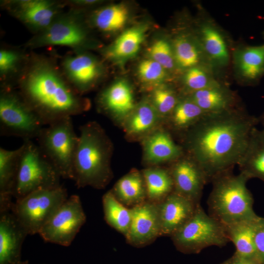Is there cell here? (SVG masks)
<instances>
[{
	"label": "cell",
	"mask_w": 264,
	"mask_h": 264,
	"mask_svg": "<svg viewBox=\"0 0 264 264\" xmlns=\"http://www.w3.org/2000/svg\"><path fill=\"white\" fill-rule=\"evenodd\" d=\"M259 123L243 107L206 114L183 135L185 154L205 174L208 182L217 175L238 165Z\"/></svg>",
	"instance_id": "cell-1"
},
{
	"label": "cell",
	"mask_w": 264,
	"mask_h": 264,
	"mask_svg": "<svg viewBox=\"0 0 264 264\" xmlns=\"http://www.w3.org/2000/svg\"><path fill=\"white\" fill-rule=\"evenodd\" d=\"M22 88L23 98L44 125L80 114L88 108L87 100L48 68L33 71Z\"/></svg>",
	"instance_id": "cell-2"
},
{
	"label": "cell",
	"mask_w": 264,
	"mask_h": 264,
	"mask_svg": "<svg viewBox=\"0 0 264 264\" xmlns=\"http://www.w3.org/2000/svg\"><path fill=\"white\" fill-rule=\"evenodd\" d=\"M73 162V180L77 188H105L112 178L110 167L112 144L95 122L80 127Z\"/></svg>",
	"instance_id": "cell-3"
},
{
	"label": "cell",
	"mask_w": 264,
	"mask_h": 264,
	"mask_svg": "<svg viewBox=\"0 0 264 264\" xmlns=\"http://www.w3.org/2000/svg\"><path fill=\"white\" fill-rule=\"evenodd\" d=\"M249 179L242 172L234 174L233 170L214 177L207 200L208 214L224 225L258 219L253 209L254 198L246 186Z\"/></svg>",
	"instance_id": "cell-4"
},
{
	"label": "cell",
	"mask_w": 264,
	"mask_h": 264,
	"mask_svg": "<svg viewBox=\"0 0 264 264\" xmlns=\"http://www.w3.org/2000/svg\"><path fill=\"white\" fill-rule=\"evenodd\" d=\"M21 146L13 198L18 199L38 190L62 186L60 175L37 144L26 140Z\"/></svg>",
	"instance_id": "cell-5"
},
{
	"label": "cell",
	"mask_w": 264,
	"mask_h": 264,
	"mask_svg": "<svg viewBox=\"0 0 264 264\" xmlns=\"http://www.w3.org/2000/svg\"><path fill=\"white\" fill-rule=\"evenodd\" d=\"M171 238L177 250L184 254H198L207 247H221L230 242L225 225L206 213L200 204Z\"/></svg>",
	"instance_id": "cell-6"
},
{
	"label": "cell",
	"mask_w": 264,
	"mask_h": 264,
	"mask_svg": "<svg viewBox=\"0 0 264 264\" xmlns=\"http://www.w3.org/2000/svg\"><path fill=\"white\" fill-rule=\"evenodd\" d=\"M40 150L61 177L73 179V162L78 141L71 117L44 128L36 138Z\"/></svg>",
	"instance_id": "cell-7"
},
{
	"label": "cell",
	"mask_w": 264,
	"mask_h": 264,
	"mask_svg": "<svg viewBox=\"0 0 264 264\" xmlns=\"http://www.w3.org/2000/svg\"><path fill=\"white\" fill-rule=\"evenodd\" d=\"M62 186L38 190L16 199L12 211L28 235L39 234L44 224L67 198Z\"/></svg>",
	"instance_id": "cell-8"
},
{
	"label": "cell",
	"mask_w": 264,
	"mask_h": 264,
	"mask_svg": "<svg viewBox=\"0 0 264 264\" xmlns=\"http://www.w3.org/2000/svg\"><path fill=\"white\" fill-rule=\"evenodd\" d=\"M44 126L22 96L20 98L8 90L2 92L0 98L1 135L31 140L38 137Z\"/></svg>",
	"instance_id": "cell-9"
},
{
	"label": "cell",
	"mask_w": 264,
	"mask_h": 264,
	"mask_svg": "<svg viewBox=\"0 0 264 264\" xmlns=\"http://www.w3.org/2000/svg\"><path fill=\"white\" fill-rule=\"evenodd\" d=\"M196 22L194 31L209 64L219 76L231 65L234 44L226 32L202 7Z\"/></svg>",
	"instance_id": "cell-10"
},
{
	"label": "cell",
	"mask_w": 264,
	"mask_h": 264,
	"mask_svg": "<svg viewBox=\"0 0 264 264\" xmlns=\"http://www.w3.org/2000/svg\"><path fill=\"white\" fill-rule=\"evenodd\" d=\"M86 220L79 197L71 195L56 210L38 234L46 242L69 246Z\"/></svg>",
	"instance_id": "cell-11"
},
{
	"label": "cell",
	"mask_w": 264,
	"mask_h": 264,
	"mask_svg": "<svg viewBox=\"0 0 264 264\" xmlns=\"http://www.w3.org/2000/svg\"><path fill=\"white\" fill-rule=\"evenodd\" d=\"M169 171L174 182V192L200 204L203 190L208 181L199 165L184 154L171 163Z\"/></svg>",
	"instance_id": "cell-12"
},
{
	"label": "cell",
	"mask_w": 264,
	"mask_h": 264,
	"mask_svg": "<svg viewBox=\"0 0 264 264\" xmlns=\"http://www.w3.org/2000/svg\"><path fill=\"white\" fill-rule=\"evenodd\" d=\"M231 66L238 84L243 86L258 85L264 76V44L234 45Z\"/></svg>",
	"instance_id": "cell-13"
},
{
	"label": "cell",
	"mask_w": 264,
	"mask_h": 264,
	"mask_svg": "<svg viewBox=\"0 0 264 264\" xmlns=\"http://www.w3.org/2000/svg\"><path fill=\"white\" fill-rule=\"evenodd\" d=\"M131 209V222L125 236L127 243L140 247L151 243L160 236L158 203L147 200Z\"/></svg>",
	"instance_id": "cell-14"
},
{
	"label": "cell",
	"mask_w": 264,
	"mask_h": 264,
	"mask_svg": "<svg viewBox=\"0 0 264 264\" xmlns=\"http://www.w3.org/2000/svg\"><path fill=\"white\" fill-rule=\"evenodd\" d=\"M27 235L11 209L0 212V264L22 261V245Z\"/></svg>",
	"instance_id": "cell-15"
},
{
	"label": "cell",
	"mask_w": 264,
	"mask_h": 264,
	"mask_svg": "<svg viewBox=\"0 0 264 264\" xmlns=\"http://www.w3.org/2000/svg\"><path fill=\"white\" fill-rule=\"evenodd\" d=\"M158 205L160 236L171 237L191 218L198 204L173 191Z\"/></svg>",
	"instance_id": "cell-16"
},
{
	"label": "cell",
	"mask_w": 264,
	"mask_h": 264,
	"mask_svg": "<svg viewBox=\"0 0 264 264\" xmlns=\"http://www.w3.org/2000/svg\"><path fill=\"white\" fill-rule=\"evenodd\" d=\"M184 96L189 97L207 114L219 113L242 107L238 95L226 83Z\"/></svg>",
	"instance_id": "cell-17"
},
{
	"label": "cell",
	"mask_w": 264,
	"mask_h": 264,
	"mask_svg": "<svg viewBox=\"0 0 264 264\" xmlns=\"http://www.w3.org/2000/svg\"><path fill=\"white\" fill-rule=\"evenodd\" d=\"M143 143L145 160L151 165L172 163L185 154L182 146L176 143L171 134L164 129L149 134Z\"/></svg>",
	"instance_id": "cell-18"
},
{
	"label": "cell",
	"mask_w": 264,
	"mask_h": 264,
	"mask_svg": "<svg viewBox=\"0 0 264 264\" xmlns=\"http://www.w3.org/2000/svg\"><path fill=\"white\" fill-rule=\"evenodd\" d=\"M99 104L103 112L116 120H124L135 109L132 91L124 80L117 81L101 93Z\"/></svg>",
	"instance_id": "cell-19"
},
{
	"label": "cell",
	"mask_w": 264,
	"mask_h": 264,
	"mask_svg": "<svg viewBox=\"0 0 264 264\" xmlns=\"http://www.w3.org/2000/svg\"><path fill=\"white\" fill-rule=\"evenodd\" d=\"M172 44L177 68L185 71L198 66H211L194 30L192 34L177 35Z\"/></svg>",
	"instance_id": "cell-20"
},
{
	"label": "cell",
	"mask_w": 264,
	"mask_h": 264,
	"mask_svg": "<svg viewBox=\"0 0 264 264\" xmlns=\"http://www.w3.org/2000/svg\"><path fill=\"white\" fill-rule=\"evenodd\" d=\"M22 146L14 150L0 148V212L10 210Z\"/></svg>",
	"instance_id": "cell-21"
},
{
	"label": "cell",
	"mask_w": 264,
	"mask_h": 264,
	"mask_svg": "<svg viewBox=\"0 0 264 264\" xmlns=\"http://www.w3.org/2000/svg\"><path fill=\"white\" fill-rule=\"evenodd\" d=\"M65 69L77 91L88 89L98 78L99 66L91 57L80 54L67 58Z\"/></svg>",
	"instance_id": "cell-22"
},
{
	"label": "cell",
	"mask_w": 264,
	"mask_h": 264,
	"mask_svg": "<svg viewBox=\"0 0 264 264\" xmlns=\"http://www.w3.org/2000/svg\"><path fill=\"white\" fill-rule=\"evenodd\" d=\"M110 191L118 200L130 208L147 200L142 174L136 170L130 171L119 179Z\"/></svg>",
	"instance_id": "cell-23"
},
{
	"label": "cell",
	"mask_w": 264,
	"mask_h": 264,
	"mask_svg": "<svg viewBox=\"0 0 264 264\" xmlns=\"http://www.w3.org/2000/svg\"><path fill=\"white\" fill-rule=\"evenodd\" d=\"M260 218L225 225L230 242H233L235 246L236 254L246 258L261 261L254 241L255 228Z\"/></svg>",
	"instance_id": "cell-24"
},
{
	"label": "cell",
	"mask_w": 264,
	"mask_h": 264,
	"mask_svg": "<svg viewBox=\"0 0 264 264\" xmlns=\"http://www.w3.org/2000/svg\"><path fill=\"white\" fill-rule=\"evenodd\" d=\"M240 172L250 179L258 178L264 182V131L256 128L247 149L238 164Z\"/></svg>",
	"instance_id": "cell-25"
},
{
	"label": "cell",
	"mask_w": 264,
	"mask_h": 264,
	"mask_svg": "<svg viewBox=\"0 0 264 264\" xmlns=\"http://www.w3.org/2000/svg\"><path fill=\"white\" fill-rule=\"evenodd\" d=\"M85 33L80 26L70 20L51 23L42 37V42L49 45L76 46L84 41Z\"/></svg>",
	"instance_id": "cell-26"
},
{
	"label": "cell",
	"mask_w": 264,
	"mask_h": 264,
	"mask_svg": "<svg viewBox=\"0 0 264 264\" xmlns=\"http://www.w3.org/2000/svg\"><path fill=\"white\" fill-rule=\"evenodd\" d=\"M206 114L189 97L182 95L167 121L171 129L183 135Z\"/></svg>",
	"instance_id": "cell-27"
},
{
	"label": "cell",
	"mask_w": 264,
	"mask_h": 264,
	"mask_svg": "<svg viewBox=\"0 0 264 264\" xmlns=\"http://www.w3.org/2000/svg\"><path fill=\"white\" fill-rule=\"evenodd\" d=\"M141 173L146 185L147 200L159 203L174 191V182L169 169L150 167Z\"/></svg>",
	"instance_id": "cell-28"
},
{
	"label": "cell",
	"mask_w": 264,
	"mask_h": 264,
	"mask_svg": "<svg viewBox=\"0 0 264 264\" xmlns=\"http://www.w3.org/2000/svg\"><path fill=\"white\" fill-rule=\"evenodd\" d=\"M159 115L153 105L142 103L124 120L125 131L133 137L147 133L158 123Z\"/></svg>",
	"instance_id": "cell-29"
},
{
	"label": "cell",
	"mask_w": 264,
	"mask_h": 264,
	"mask_svg": "<svg viewBox=\"0 0 264 264\" xmlns=\"http://www.w3.org/2000/svg\"><path fill=\"white\" fill-rule=\"evenodd\" d=\"M102 204L107 223L125 236L132 220L131 208L118 200L110 190L103 195Z\"/></svg>",
	"instance_id": "cell-30"
},
{
	"label": "cell",
	"mask_w": 264,
	"mask_h": 264,
	"mask_svg": "<svg viewBox=\"0 0 264 264\" xmlns=\"http://www.w3.org/2000/svg\"><path fill=\"white\" fill-rule=\"evenodd\" d=\"M182 78L184 95L203 89L220 83H226L209 66L201 65L184 71Z\"/></svg>",
	"instance_id": "cell-31"
},
{
	"label": "cell",
	"mask_w": 264,
	"mask_h": 264,
	"mask_svg": "<svg viewBox=\"0 0 264 264\" xmlns=\"http://www.w3.org/2000/svg\"><path fill=\"white\" fill-rule=\"evenodd\" d=\"M54 14L52 5L45 0H24L20 2V17L35 27H48L51 24Z\"/></svg>",
	"instance_id": "cell-32"
},
{
	"label": "cell",
	"mask_w": 264,
	"mask_h": 264,
	"mask_svg": "<svg viewBox=\"0 0 264 264\" xmlns=\"http://www.w3.org/2000/svg\"><path fill=\"white\" fill-rule=\"evenodd\" d=\"M145 37V28L135 27L125 31L109 51L110 57L117 59L131 58L138 52Z\"/></svg>",
	"instance_id": "cell-33"
},
{
	"label": "cell",
	"mask_w": 264,
	"mask_h": 264,
	"mask_svg": "<svg viewBox=\"0 0 264 264\" xmlns=\"http://www.w3.org/2000/svg\"><path fill=\"white\" fill-rule=\"evenodd\" d=\"M128 15V10L125 5H112L97 11L94 16V22L96 26L103 31L115 32L124 26Z\"/></svg>",
	"instance_id": "cell-34"
},
{
	"label": "cell",
	"mask_w": 264,
	"mask_h": 264,
	"mask_svg": "<svg viewBox=\"0 0 264 264\" xmlns=\"http://www.w3.org/2000/svg\"><path fill=\"white\" fill-rule=\"evenodd\" d=\"M180 97L173 88L160 87L156 88L153 92V106L161 117L168 118Z\"/></svg>",
	"instance_id": "cell-35"
},
{
	"label": "cell",
	"mask_w": 264,
	"mask_h": 264,
	"mask_svg": "<svg viewBox=\"0 0 264 264\" xmlns=\"http://www.w3.org/2000/svg\"><path fill=\"white\" fill-rule=\"evenodd\" d=\"M148 51L151 59L166 70H173L177 68L172 43L159 39L152 44Z\"/></svg>",
	"instance_id": "cell-36"
},
{
	"label": "cell",
	"mask_w": 264,
	"mask_h": 264,
	"mask_svg": "<svg viewBox=\"0 0 264 264\" xmlns=\"http://www.w3.org/2000/svg\"><path fill=\"white\" fill-rule=\"evenodd\" d=\"M166 70L161 65L152 59L143 60L138 67L140 78L143 82L150 84L163 81L166 78Z\"/></svg>",
	"instance_id": "cell-37"
},
{
	"label": "cell",
	"mask_w": 264,
	"mask_h": 264,
	"mask_svg": "<svg viewBox=\"0 0 264 264\" xmlns=\"http://www.w3.org/2000/svg\"><path fill=\"white\" fill-rule=\"evenodd\" d=\"M254 241L259 257L264 264V217H261L257 223Z\"/></svg>",
	"instance_id": "cell-38"
},
{
	"label": "cell",
	"mask_w": 264,
	"mask_h": 264,
	"mask_svg": "<svg viewBox=\"0 0 264 264\" xmlns=\"http://www.w3.org/2000/svg\"><path fill=\"white\" fill-rule=\"evenodd\" d=\"M18 56L13 52L1 50L0 52V69L2 72H6L12 69L15 66Z\"/></svg>",
	"instance_id": "cell-39"
},
{
	"label": "cell",
	"mask_w": 264,
	"mask_h": 264,
	"mask_svg": "<svg viewBox=\"0 0 264 264\" xmlns=\"http://www.w3.org/2000/svg\"><path fill=\"white\" fill-rule=\"evenodd\" d=\"M220 264H264L260 261L246 258L240 256L235 253Z\"/></svg>",
	"instance_id": "cell-40"
},
{
	"label": "cell",
	"mask_w": 264,
	"mask_h": 264,
	"mask_svg": "<svg viewBox=\"0 0 264 264\" xmlns=\"http://www.w3.org/2000/svg\"><path fill=\"white\" fill-rule=\"evenodd\" d=\"M259 122L261 123L263 126V130L264 131V112L262 114V115L259 118Z\"/></svg>",
	"instance_id": "cell-41"
},
{
	"label": "cell",
	"mask_w": 264,
	"mask_h": 264,
	"mask_svg": "<svg viewBox=\"0 0 264 264\" xmlns=\"http://www.w3.org/2000/svg\"><path fill=\"white\" fill-rule=\"evenodd\" d=\"M15 264H29L28 261H21L20 262Z\"/></svg>",
	"instance_id": "cell-42"
},
{
	"label": "cell",
	"mask_w": 264,
	"mask_h": 264,
	"mask_svg": "<svg viewBox=\"0 0 264 264\" xmlns=\"http://www.w3.org/2000/svg\"><path fill=\"white\" fill-rule=\"evenodd\" d=\"M262 37L264 39V31H263L262 32Z\"/></svg>",
	"instance_id": "cell-43"
},
{
	"label": "cell",
	"mask_w": 264,
	"mask_h": 264,
	"mask_svg": "<svg viewBox=\"0 0 264 264\" xmlns=\"http://www.w3.org/2000/svg\"></svg>",
	"instance_id": "cell-44"
}]
</instances>
